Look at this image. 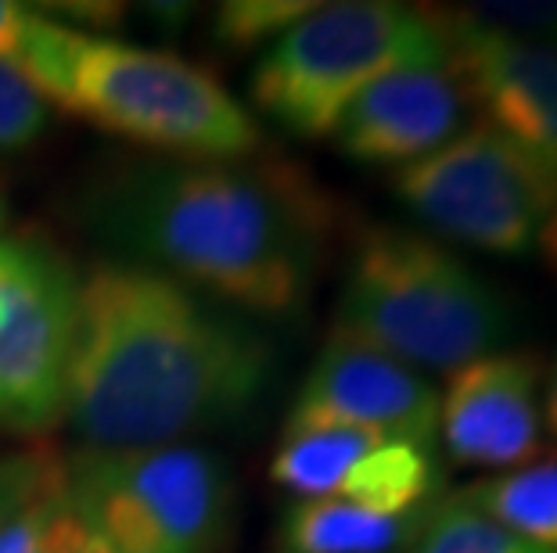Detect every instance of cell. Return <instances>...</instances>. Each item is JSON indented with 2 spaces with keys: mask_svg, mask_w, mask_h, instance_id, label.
<instances>
[{
  "mask_svg": "<svg viewBox=\"0 0 557 553\" xmlns=\"http://www.w3.org/2000/svg\"><path fill=\"white\" fill-rule=\"evenodd\" d=\"M274 363L245 313L104 259L76 280L62 420L94 453L184 445L252 414Z\"/></svg>",
  "mask_w": 557,
  "mask_h": 553,
  "instance_id": "cell-1",
  "label": "cell"
},
{
  "mask_svg": "<svg viewBox=\"0 0 557 553\" xmlns=\"http://www.w3.org/2000/svg\"><path fill=\"white\" fill-rule=\"evenodd\" d=\"M87 219L120 263L245 316H292L324 266L335 209L302 169L242 159L126 169L94 187Z\"/></svg>",
  "mask_w": 557,
  "mask_h": 553,
  "instance_id": "cell-2",
  "label": "cell"
},
{
  "mask_svg": "<svg viewBox=\"0 0 557 553\" xmlns=\"http://www.w3.org/2000/svg\"><path fill=\"white\" fill-rule=\"evenodd\" d=\"M47 104L187 162H242L263 144L242 101L184 58L44 18L18 62Z\"/></svg>",
  "mask_w": 557,
  "mask_h": 553,
  "instance_id": "cell-3",
  "label": "cell"
},
{
  "mask_svg": "<svg viewBox=\"0 0 557 553\" xmlns=\"http://www.w3.org/2000/svg\"><path fill=\"white\" fill-rule=\"evenodd\" d=\"M335 327L413 370L449 374L504 345L511 305L446 244L371 227L352 249Z\"/></svg>",
  "mask_w": 557,
  "mask_h": 553,
  "instance_id": "cell-4",
  "label": "cell"
},
{
  "mask_svg": "<svg viewBox=\"0 0 557 553\" xmlns=\"http://www.w3.org/2000/svg\"><path fill=\"white\" fill-rule=\"evenodd\" d=\"M446 65L429 8L396 0L317 4L267 47L248 79L252 104L302 140L335 134L360 93L396 68Z\"/></svg>",
  "mask_w": 557,
  "mask_h": 553,
  "instance_id": "cell-5",
  "label": "cell"
},
{
  "mask_svg": "<svg viewBox=\"0 0 557 553\" xmlns=\"http://www.w3.org/2000/svg\"><path fill=\"white\" fill-rule=\"evenodd\" d=\"M65 492L112 553H216L234 517L231 467L195 442L79 450L65 461Z\"/></svg>",
  "mask_w": 557,
  "mask_h": 553,
  "instance_id": "cell-6",
  "label": "cell"
},
{
  "mask_svg": "<svg viewBox=\"0 0 557 553\" xmlns=\"http://www.w3.org/2000/svg\"><path fill=\"white\" fill-rule=\"evenodd\" d=\"M393 191L446 241L504 259L529 255L557 213V176L482 120L396 169Z\"/></svg>",
  "mask_w": 557,
  "mask_h": 553,
  "instance_id": "cell-7",
  "label": "cell"
},
{
  "mask_svg": "<svg viewBox=\"0 0 557 553\" xmlns=\"http://www.w3.org/2000/svg\"><path fill=\"white\" fill-rule=\"evenodd\" d=\"M76 274L51 244L0 234V428L40 435L65 414Z\"/></svg>",
  "mask_w": 557,
  "mask_h": 553,
  "instance_id": "cell-8",
  "label": "cell"
},
{
  "mask_svg": "<svg viewBox=\"0 0 557 553\" xmlns=\"http://www.w3.org/2000/svg\"><path fill=\"white\" fill-rule=\"evenodd\" d=\"M335 428L432 445L438 431V392L421 370L331 327L292 399L281 439Z\"/></svg>",
  "mask_w": 557,
  "mask_h": 553,
  "instance_id": "cell-9",
  "label": "cell"
},
{
  "mask_svg": "<svg viewBox=\"0 0 557 553\" xmlns=\"http://www.w3.org/2000/svg\"><path fill=\"white\" fill-rule=\"evenodd\" d=\"M429 15L446 40V68L479 120L557 176V43L468 29L443 8H429Z\"/></svg>",
  "mask_w": 557,
  "mask_h": 553,
  "instance_id": "cell-10",
  "label": "cell"
},
{
  "mask_svg": "<svg viewBox=\"0 0 557 553\" xmlns=\"http://www.w3.org/2000/svg\"><path fill=\"white\" fill-rule=\"evenodd\" d=\"M543 381L540 352H490L449 370L438 395V435L454 464L518 470L543 456Z\"/></svg>",
  "mask_w": 557,
  "mask_h": 553,
  "instance_id": "cell-11",
  "label": "cell"
},
{
  "mask_svg": "<svg viewBox=\"0 0 557 553\" xmlns=\"http://www.w3.org/2000/svg\"><path fill=\"white\" fill-rule=\"evenodd\" d=\"M468 98L446 65L396 68L371 84L335 126V144L352 162L403 169L460 134Z\"/></svg>",
  "mask_w": 557,
  "mask_h": 553,
  "instance_id": "cell-12",
  "label": "cell"
},
{
  "mask_svg": "<svg viewBox=\"0 0 557 553\" xmlns=\"http://www.w3.org/2000/svg\"><path fill=\"white\" fill-rule=\"evenodd\" d=\"M421 514L388 517L346 500H295L281 521L284 553H393L410 546Z\"/></svg>",
  "mask_w": 557,
  "mask_h": 553,
  "instance_id": "cell-13",
  "label": "cell"
},
{
  "mask_svg": "<svg viewBox=\"0 0 557 553\" xmlns=\"http://www.w3.org/2000/svg\"><path fill=\"white\" fill-rule=\"evenodd\" d=\"M465 497L511 532L557 550V456L475 481L465 489Z\"/></svg>",
  "mask_w": 557,
  "mask_h": 553,
  "instance_id": "cell-14",
  "label": "cell"
},
{
  "mask_svg": "<svg viewBox=\"0 0 557 553\" xmlns=\"http://www.w3.org/2000/svg\"><path fill=\"white\" fill-rule=\"evenodd\" d=\"M407 553H557L511 532L496 517L479 511L465 492L432 503L421 517Z\"/></svg>",
  "mask_w": 557,
  "mask_h": 553,
  "instance_id": "cell-15",
  "label": "cell"
},
{
  "mask_svg": "<svg viewBox=\"0 0 557 553\" xmlns=\"http://www.w3.org/2000/svg\"><path fill=\"white\" fill-rule=\"evenodd\" d=\"M0 553H112L69 503L65 478L0 528Z\"/></svg>",
  "mask_w": 557,
  "mask_h": 553,
  "instance_id": "cell-16",
  "label": "cell"
},
{
  "mask_svg": "<svg viewBox=\"0 0 557 553\" xmlns=\"http://www.w3.org/2000/svg\"><path fill=\"white\" fill-rule=\"evenodd\" d=\"M313 8L310 0H231L216 11V40L238 51L259 43L270 47Z\"/></svg>",
  "mask_w": 557,
  "mask_h": 553,
  "instance_id": "cell-17",
  "label": "cell"
},
{
  "mask_svg": "<svg viewBox=\"0 0 557 553\" xmlns=\"http://www.w3.org/2000/svg\"><path fill=\"white\" fill-rule=\"evenodd\" d=\"M449 18L468 29L500 33V37L557 43V0H511V4H465L443 8Z\"/></svg>",
  "mask_w": 557,
  "mask_h": 553,
  "instance_id": "cell-18",
  "label": "cell"
},
{
  "mask_svg": "<svg viewBox=\"0 0 557 553\" xmlns=\"http://www.w3.org/2000/svg\"><path fill=\"white\" fill-rule=\"evenodd\" d=\"M65 478V461L54 450L0 453V528L18 517L33 500Z\"/></svg>",
  "mask_w": 557,
  "mask_h": 553,
  "instance_id": "cell-19",
  "label": "cell"
},
{
  "mask_svg": "<svg viewBox=\"0 0 557 553\" xmlns=\"http://www.w3.org/2000/svg\"><path fill=\"white\" fill-rule=\"evenodd\" d=\"M47 123H51V104L37 87L18 73L15 65L0 62V151H18L33 144Z\"/></svg>",
  "mask_w": 557,
  "mask_h": 553,
  "instance_id": "cell-20",
  "label": "cell"
},
{
  "mask_svg": "<svg viewBox=\"0 0 557 553\" xmlns=\"http://www.w3.org/2000/svg\"><path fill=\"white\" fill-rule=\"evenodd\" d=\"M37 22H40V15L33 8L18 4V0H0V62L18 68Z\"/></svg>",
  "mask_w": 557,
  "mask_h": 553,
  "instance_id": "cell-21",
  "label": "cell"
},
{
  "mask_svg": "<svg viewBox=\"0 0 557 553\" xmlns=\"http://www.w3.org/2000/svg\"><path fill=\"white\" fill-rule=\"evenodd\" d=\"M547 399H543V425H547V431L557 439V360H554V367L547 374Z\"/></svg>",
  "mask_w": 557,
  "mask_h": 553,
  "instance_id": "cell-22",
  "label": "cell"
},
{
  "mask_svg": "<svg viewBox=\"0 0 557 553\" xmlns=\"http://www.w3.org/2000/svg\"><path fill=\"white\" fill-rule=\"evenodd\" d=\"M536 249L543 252V259H547V263L557 269V213L550 216V223L547 227H543V234H540V244Z\"/></svg>",
  "mask_w": 557,
  "mask_h": 553,
  "instance_id": "cell-23",
  "label": "cell"
},
{
  "mask_svg": "<svg viewBox=\"0 0 557 553\" xmlns=\"http://www.w3.org/2000/svg\"><path fill=\"white\" fill-rule=\"evenodd\" d=\"M4 223H8V198L0 191V230H4Z\"/></svg>",
  "mask_w": 557,
  "mask_h": 553,
  "instance_id": "cell-24",
  "label": "cell"
}]
</instances>
